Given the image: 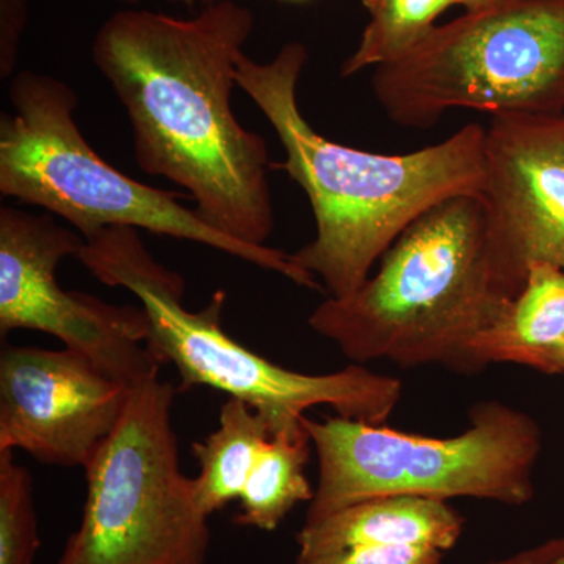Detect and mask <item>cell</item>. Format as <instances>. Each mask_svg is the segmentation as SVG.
Masks as SVG:
<instances>
[{
    "label": "cell",
    "mask_w": 564,
    "mask_h": 564,
    "mask_svg": "<svg viewBox=\"0 0 564 564\" xmlns=\"http://www.w3.org/2000/svg\"><path fill=\"white\" fill-rule=\"evenodd\" d=\"M372 88L397 126L429 129L447 111L564 113V0H499L436 25Z\"/></svg>",
    "instance_id": "cell-7"
},
{
    "label": "cell",
    "mask_w": 564,
    "mask_h": 564,
    "mask_svg": "<svg viewBox=\"0 0 564 564\" xmlns=\"http://www.w3.org/2000/svg\"><path fill=\"white\" fill-rule=\"evenodd\" d=\"M444 552L415 545H359L322 555H299L295 564H441Z\"/></svg>",
    "instance_id": "cell-18"
},
{
    "label": "cell",
    "mask_w": 564,
    "mask_h": 564,
    "mask_svg": "<svg viewBox=\"0 0 564 564\" xmlns=\"http://www.w3.org/2000/svg\"><path fill=\"white\" fill-rule=\"evenodd\" d=\"M269 422L250 404L229 397L220 410L218 429L202 443L192 445L198 459L193 478L196 505L210 518L232 500L240 499L259 455L272 437Z\"/></svg>",
    "instance_id": "cell-14"
},
{
    "label": "cell",
    "mask_w": 564,
    "mask_h": 564,
    "mask_svg": "<svg viewBox=\"0 0 564 564\" xmlns=\"http://www.w3.org/2000/svg\"><path fill=\"white\" fill-rule=\"evenodd\" d=\"M29 20L28 0H0V77L13 76Z\"/></svg>",
    "instance_id": "cell-19"
},
{
    "label": "cell",
    "mask_w": 564,
    "mask_h": 564,
    "mask_svg": "<svg viewBox=\"0 0 564 564\" xmlns=\"http://www.w3.org/2000/svg\"><path fill=\"white\" fill-rule=\"evenodd\" d=\"M120 2L137 3L140 0H120ZM166 2L182 3V6L187 7L202 6L204 9V7L214 6V3L220 2V0H166Z\"/></svg>",
    "instance_id": "cell-21"
},
{
    "label": "cell",
    "mask_w": 564,
    "mask_h": 564,
    "mask_svg": "<svg viewBox=\"0 0 564 564\" xmlns=\"http://www.w3.org/2000/svg\"><path fill=\"white\" fill-rule=\"evenodd\" d=\"M318 462L306 521L375 497L410 496L448 502L458 497L522 507L534 497L543 451L540 425L510 404L480 402L466 432L426 437L355 419L304 415Z\"/></svg>",
    "instance_id": "cell-6"
},
{
    "label": "cell",
    "mask_w": 564,
    "mask_h": 564,
    "mask_svg": "<svg viewBox=\"0 0 564 564\" xmlns=\"http://www.w3.org/2000/svg\"><path fill=\"white\" fill-rule=\"evenodd\" d=\"M313 441L304 425L273 434L252 467L236 522L273 532L296 505L313 502L315 489L306 477Z\"/></svg>",
    "instance_id": "cell-15"
},
{
    "label": "cell",
    "mask_w": 564,
    "mask_h": 564,
    "mask_svg": "<svg viewBox=\"0 0 564 564\" xmlns=\"http://www.w3.org/2000/svg\"><path fill=\"white\" fill-rule=\"evenodd\" d=\"M292 2H300V0H292Z\"/></svg>",
    "instance_id": "cell-23"
},
{
    "label": "cell",
    "mask_w": 564,
    "mask_h": 564,
    "mask_svg": "<svg viewBox=\"0 0 564 564\" xmlns=\"http://www.w3.org/2000/svg\"><path fill=\"white\" fill-rule=\"evenodd\" d=\"M307 62L302 43L282 46L273 61L245 52L236 82L276 132L284 170L310 198L314 240L291 252L304 272L321 278L332 299H347L372 274L375 263L422 214L452 196L480 193L486 181L484 126H464L451 139L402 155L344 147L303 117L296 87Z\"/></svg>",
    "instance_id": "cell-2"
},
{
    "label": "cell",
    "mask_w": 564,
    "mask_h": 564,
    "mask_svg": "<svg viewBox=\"0 0 564 564\" xmlns=\"http://www.w3.org/2000/svg\"><path fill=\"white\" fill-rule=\"evenodd\" d=\"M77 258L102 284L137 296L147 315V347L177 370L182 391L206 386L242 400L267 419L272 434L302 425L315 406L383 425L402 400V381L361 364L326 375L293 372L237 343L223 328L225 292L188 311L184 278L152 258L135 228L104 229L85 240Z\"/></svg>",
    "instance_id": "cell-4"
},
{
    "label": "cell",
    "mask_w": 564,
    "mask_h": 564,
    "mask_svg": "<svg viewBox=\"0 0 564 564\" xmlns=\"http://www.w3.org/2000/svg\"><path fill=\"white\" fill-rule=\"evenodd\" d=\"M173 384L133 386L120 422L85 467L87 502L58 564H204L210 530L181 473Z\"/></svg>",
    "instance_id": "cell-8"
},
{
    "label": "cell",
    "mask_w": 564,
    "mask_h": 564,
    "mask_svg": "<svg viewBox=\"0 0 564 564\" xmlns=\"http://www.w3.org/2000/svg\"><path fill=\"white\" fill-rule=\"evenodd\" d=\"M470 375L491 364H516L564 375V270L533 263L524 289L470 343Z\"/></svg>",
    "instance_id": "cell-13"
},
{
    "label": "cell",
    "mask_w": 564,
    "mask_h": 564,
    "mask_svg": "<svg viewBox=\"0 0 564 564\" xmlns=\"http://www.w3.org/2000/svg\"><path fill=\"white\" fill-rule=\"evenodd\" d=\"M380 262L358 291L329 296L307 321L361 366L388 359L470 375V343L524 289L497 243L481 193L426 210Z\"/></svg>",
    "instance_id": "cell-3"
},
{
    "label": "cell",
    "mask_w": 564,
    "mask_h": 564,
    "mask_svg": "<svg viewBox=\"0 0 564 564\" xmlns=\"http://www.w3.org/2000/svg\"><path fill=\"white\" fill-rule=\"evenodd\" d=\"M464 518L443 500L375 497L318 521L296 534L299 555H322L359 545H415L447 552L462 538Z\"/></svg>",
    "instance_id": "cell-12"
},
{
    "label": "cell",
    "mask_w": 564,
    "mask_h": 564,
    "mask_svg": "<svg viewBox=\"0 0 564 564\" xmlns=\"http://www.w3.org/2000/svg\"><path fill=\"white\" fill-rule=\"evenodd\" d=\"M496 2H499V0H458V6L464 7L466 11H475L485 9V7L492 6Z\"/></svg>",
    "instance_id": "cell-22"
},
{
    "label": "cell",
    "mask_w": 564,
    "mask_h": 564,
    "mask_svg": "<svg viewBox=\"0 0 564 564\" xmlns=\"http://www.w3.org/2000/svg\"><path fill=\"white\" fill-rule=\"evenodd\" d=\"M481 188L511 272L533 263L564 270V113L496 115L486 129Z\"/></svg>",
    "instance_id": "cell-11"
},
{
    "label": "cell",
    "mask_w": 564,
    "mask_h": 564,
    "mask_svg": "<svg viewBox=\"0 0 564 564\" xmlns=\"http://www.w3.org/2000/svg\"><path fill=\"white\" fill-rule=\"evenodd\" d=\"M369 24L350 57L344 62L343 77L355 76L369 66L402 61L436 28V20L458 0H361Z\"/></svg>",
    "instance_id": "cell-16"
},
{
    "label": "cell",
    "mask_w": 564,
    "mask_h": 564,
    "mask_svg": "<svg viewBox=\"0 0 564 564\" xmlns=\"http://www.w3.org/2000/svg\"><path fill=\"white\" fill-rule=\"evenodd\" d=\"M252 29L254 14L234 0L188 20L120 10L96 32L91 58L128 113L137 165L184 188L218 232L265 247L274 229L273 163L231 104Z\"/></svg>",
    "instance_id": "cell-1"
},
{
    "label": "cell",
    "mask_w": 564,
    "mask_h": 564,
    "mask_svg": "<svg viewBox=\"0 0 564 564\" xmlns=\"http://www.w3.org/2000/svg\"><path fill=\"white\" fill-rule=\"evenodd\" d=\"M39 549L32 475L0 451V564H33Z\"/></svg>",
    "instance_id": "cell-17"
},
{
    "label": "cell",
    "mask_w": 564,
    "mask_h": 564,
    "mask_svg": "<svg viewBox=\"0 0 564 564\" xmlns=\"http://www.w3.org/2000/svg\"><path fill=\"white\" fill-rule=\"evenodd\" d=\"M131 389L70 348L3 345L0 451L85 469L120 422Z\"/></svg>",
    "instance_id": "cell-10"
},
{
    "label": "cell",
    "mask_w": 564,
    "mask_h": 564,
    "mask_svg": "<svg viewBox=\"0 0 564 564\" xmlns=\"http://www.w3.org/2000/svg\"><path fill=\"white\" fill-rule=\"evenodd\" d=\"M84 243L47 212L0 207V334H51L128 388L159 378L162 362L147 347L141 306H118L58 284V263L79 254Z\"/></svg>",
    "instance_id": "cell-9"
},
{
    "label": "cell",
    "mask_w": 564,
    "mask_h": 564,
    "mask_svg": "<svg viewBox=\"0 0 564 564\" xmlns=\"http://www.w3.org/2000/svg\"><path fill=\"white\" fill-rule=\"evenodd\" d=\"M10 113L0 115V193L68 221L84 240L111 228L188 240L322 291L291 252L239 242L182 206L180 193L159 191L104 161L74 120L77 99L50 74L20 70L9 88Z\"/></svg>",
    "instance_id": "cell-5"
},
{
    "label": "cell",
    "mask_w": 564,
    "mask_h": 564,
    "mask_svg": "<svg viewBox=\"0 0 564 564\" xmlns=\"http://www.w3.org/2000/svg\"><path fill=\"white\" fill-rule=\"evenodd\" d=\"M478 564H564V536L552 538L505 558Z\"/></svg>",
    "instance_id": "cell-20"
}]
</instances>
